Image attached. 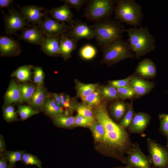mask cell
<instances>
[{
  "instance_id": "cell-40",
  "label": "cell",
  "mask_w": 168,
  "mask_h": 168,
  "mask_svg": "<svg viewBox=\"0 0 168 168\" xmlns=\"http://www.w3.org/2000/svg\"><path fill=\"white\" fill-rule=\"evenodd\" d=\"M21 161L26 165H35L38 168H42L40 159L37 156L30 153H25L22 156Z\"/></svg>"
},
{
  "instance_id": "cell-44",
  "label": "cell",
  "mask_w": 168,
  "mask_h": 168,
  "mask_svg": "<svg viewBox=\"0 0 168 168\" xmlns=\"http://www.w3.org/2000/svg\"><path fill=\"white\" fill-rule=\"evenodd\" d=\"M87 0H63L61 2L67 4L70 7L79 11Z\"/></svg>"
},
{
  "instance_id": "cell-21",
  "label": "cell",
  "mask_w": 168,
  "mask_h": 168,
  "mask_svg": "<svg viewBox=\"0 0 168 168\" xmlns=\"http://www.w3.org/2000/svg\"><path fill=\"white\" fill-rule=\"evenodd\" d=\"M130 86L133 89L136 95L142 96L151 91L153 88L154 85L151 82L137 77H131Z\"/></svg>"
},
{
  "instance_id": "cell-27",
  "label": "cell",
  "mask_w": 168,
  "mask_h": 168,
  "mask_svg": "<svg viewBox=\"0 0 168 168\" xmlns=\"http://www.w3.org/2000/svg\"><path fill=\"white\" fill-rule=\"evenodd\" d=\"M98 86L96 84H85L78 82L76 89L79 97L82 98L90 95L96 91Z\"/></svg>"
},
{
  "instance_id": "cell-19",
  "label": "cell",
  "mask_w": 168,
  "mask_h": 168,
  "mask_svg": "<svg viewBox=\"0 0 168 168\" xmlns=\"http://www.w3.org/2000/svg\"><path fill=\"white\" fill-rule=\"evenodd\" d=\"M135 72L137 74L143 77L151 78L156 75V68L152 60L146 58L138 63Z\"/></svg>"
},
{
  "instance_id": "cell-5",
  "label": "cell",
  "mask_w": 168,
  "mask_h": 168,
  "mask_svg": "<svg viewBox=\"0 0 168 168\" xmlns=\"http://www.w3.org/2000/svg\"><path fill=\"white\" fill-rule=\"evenodd\" d=\"M117 1L87 0L83 16L87 21L95 22L110 18L114 12Z\"/></svg>"
},
{
  "instance_id": "cell-47",
  "label": "cell",
  "mask_w": 168,
  "mask_h": 168,
  "mask_svg": "<svg viewBox=\"0 0 168 168\" xmlns=\"http://www.w3.org/2000/svg\"><path fill=\"white\" fill-rule=\"evenodd\" d=\"M13 1V0H0V8L9 7Z\"/></svg>"
},
{
  "instance_id": "cell-34",
  "label": "cell",
  "mask_w": 168,
  "mask_h": 168,
  "mask_svg": "<svg viewBox=\"0 0 168 168\" xmlns=\"http://www.w3.org/2000/svg\"><path fill=\"white\" fill-rule=\"evenodd\" d=\"M17 112L22 120H24L33 115L38 114L39 112L30 106L25 105L18 106Z\"/></svg>"
},
{
  "instance_id": "cell-35",
  "label": "cell",
  "mask_w": 168,
  "mask_h": 168,
  "mask_svg": "<svg viewBox=\"0 0 168 168\" xmlns=\"http://www.w3.org/2000/svg\"><path fill=\"white\" fill-rule=\"evenodd\" d=\"M158 118L160 121L159 130L160 132L166 137V146L168 147V114L165 113L159 114Z\"/></svg>"
},
{
  "instance_id": "cell-25",
  "label": "cell",
  "mask_w": 168,
  "mask_h": 168,
  "mask_svg": "<svg viewBox=\"0 0 168 168\" xmlns=\"http://www.w3.org/2000/svg\"><path fill=\"white\" fill-rule=\"evenodd\" d=\"M33 66L24 65L19 67L13 71L12 76L16 78L19 81L25 82L30 80L31 75V69Z\"/></svg>"
},
{
  "instance_id": "cell-43",
  "label": "cell",
  "mask_w": 168,
  "mask_h": 168,
  "mask_svg": "<svg viewBox=\"0 0 168 168\" xmlns=\"http://www.w3.org/2000/svg\"><path fill=\"white\" fill-rule=\"evenodd\" d=\"M94 121V120L77 114L75 117L74 125L77 126H90Z\"/></svg>"
},
{
  "instance_id": "cell-10",
  "label": "cell",
  "mask_w": 168,
  "mask_h": 168,
  "mask_svg": "<svg viewBox=\"0 0 168 168\" xmlns=\"http://www.w3.org/2000/svg\"><path fill=\"white\" fill-rule=\"evenodd\" d=\"M5 27V32L7 34H15L16 32L23 30L26 26H29L21 13L14 8H9L8 14L2 11Z\"/></svg>"
},
{
  "instance_id": "cell-46",
  "label": "cell",
  "mask_w": 168,
  "mask_h": 168,
  "mask_svg": "<svg viewBox=\"0 0 168 168\" xmlns=\"http://www.w3.org/2000/svg\"><path fill=\"white\" fill-rule=\"evenodd\" d=\"M0 168H11L3 155L0 154Z\"/></svg>"
},
{
  "instance_id": "cell-23",
  "label": "cell",
  "mask_w": 168,
  "mask_h": 168,
  "mask_svg": "<svg viewBox=\"0 0 168 168\" xmlns=\"http://www.w3.org/2000/svg\"><path fill=\"white\" fill-rule=\"evenodd\" d=\"M20 101L19 85L14 80H12L4 96V106L11 105L13 103L20 102Z\"/></svg>"
},
{
  "instance_id": "cell-39",
  "label": "cell",
  "mask_w": 168,
  "mask_h": 168,
  "mask_svg": "<svg viewBox=\"0 0 168 168\" xmlns=\"http://www.w3.org/2000/svg\"><path fill=\"white\" fill-rule=\"evenodd\" d=\"M3 112V117L7 121L11 122L17 120V115L13 105L4 106Z\"/></svg>"
},
{
  "instance_id": "cell-13",
  "label": "cell",
  "mask_w": 168,
  "mask_h": 168,
  "mask_svg": "<svg viewBox=\"0 0 168 168\" xmlns=\"http://www.w3.org/2000/svg\"><path fill=\"white\" fill-rule=\"evenodd\" d=\"M151 116L148 114L142 112L135 113L131 124L127 128L130 133L142 134L149 124Z\"/></svg>"
},
{
  "instance_id": "cell-31",
  "label": "cell",
  "mask_w": 168,
  "mask_h": 168,
  "mask_svg": "<svg viewBox=\"0 0 168 168\" xmlns=\"http://www.w3.org/2000/svg\"><path fill=\"white\" fill-rule=\"evenodd\" d=\"M25 153L24 151H8L3 155L11 168L15 166L16 162L22 161V156Z\"/></svg>"
},
{
  "instance_id": "cell-42",
  "label": "cell",
  "mask_w": 168,
  "mask_h": 168,
  "mask_svg": "<svg viewBox=\"0 0 168 168\" xmlns=\"http://www.w3.org/2000/svg\"><path fill=\"white\" fill-rule=\"evenodd\" d=\"M33 79L34 82L37 85L43 84L44 78V73L42 68L39 66L34 68Z\"/></svg>"
},
{
  "instance_id": "cell-15",
  "label": "cell",
  "mask_w": 168,
  "mask_h": 168,
  "mask_svg": "<svg viewBox=\"0 0 168 168\" xmlns=\"http://www.w3.org/2000/svg\"><path fill=\"white\" fill-rule=\"evenodd\" d=\"M46 12L50 14L54 19L59 22L67 23L70 26L74 24L73 15L70 7L66 3H64L59 7L53 8Z\"/></svg>"
},
{
  "instance_id": "cell-8",
  "label": "cell",
  "mask_w": 168,
  "mask_h": 168,
  "mask_svg": "<svg viewBox=\"0 0 168 168\" xmlns=\"http://www.w3.org/2000/svg\"><path fill=\"white\" fill-rule=\"evenodd\" d=\"M124 164L130 168H152V164L149 156L141 150L139 144L133 143L130 152L125 156Z\"/></svg>"
},
{
  "instance_id": "cell-26",
  "label": "cell",
  "mask_w": 168,
  "mask_h": 168,
  "mask_svg": "<svg viewBox=\"0 0 168 168\" xmlns=\"http://www.w3.org/2000/svg\"><path fill=\"white\" fill-rule=\"evenodd\" d=\"M19 88L21 96L20 102H26L29 104L36 87L33 84L24 83L19 84Z\"/></svg>"
},
{
  "instance_id": "cell-4",
  "label": "cell",
  "mask_w": 168,
  "mask_h": 168,
  "mask_svg": "<svg viewBox=\"0 0 168 168\" xmlns=\"http://www.w3.org/2000/svg\"><path fill=\"white\" fill-rule=\"evenodd\" d=\"M142 9L135 0H117L114 19L137 28L140 26L143 17Z\"/></svg>"
},
{
  "instance_id": "cell-11",
  "label": "cell",
  "mask_w": 168,
  "mask_h": 168,
  "mask_svg": "<svg viewBox=\"0 0 168 168\" xmlns=\"http://www.w3.org/2000/svg\"><path fill=\"white\" fill-rule=\"evenodd\" d=\"M66 33L68 36L77 42L82 39L89 40L96 37L95 31L91 26L78 19L74 20L73 25Z\"/></svg>"
},
{
  "instance_id": "cell-16",
  "label": "cell",
  "mask_w": 168,
  "mask_h": 168,
  "mask_svg": "<svg viewBox=\"0 0 168 168\" xmlns=\"http://www.w3.org/2000/svg\"><path fill=\"white\" fill-rule=\"evenodd\" d=\"M45 37L41 30L34 25L30 28H25L18 39L23 40L31 44L41 45Z\"/></svg>"
},
{
  "instance_id": "cell-30",
  "label": "cell",
  "mask_w": 168,
  "mask_h": 168,
  "mask_svg": "<svg viewBox=\"0 0 168 168\" xmlns=\"http://www.w3.org/2000/svg\"><path fill=\"white\" fill-rule=\"evenodd\" d=\"M56 125L63 128H69L74 126L75 117L63 114L51 117Z\"/></svg>"
},
{
  "instance_id": "cell-1",
  "label": "cell",
  "mask_w": 168,
  "mask_h": 168,
  "mask_svg": "<svg viewBox=\"0 0 168 168\" xmlns=\"http://www.w3.org/2000/svg\"><path fill=\"white\" fill-rule=\"evenodd\" d=\"M95 119L104 127L103 143L111 153L124 163L125 156L133 143L129 133L125 129L115 123L110 118L105 105L97 107L94 111Z\"/></svg>"
},
{
  "instance_id": "cell-28",
  "label": "cell",
  "mask_w": 168,
  "mask_h": 168,
  "mask_svg": "<svg viewBox=\"0 0 168 168\" xmlns=\"http://www.w3.org/2000/svg\"><path fill=\"white\" fill-rule=\"evenodd\" d=\"M128 107V105H127L122 102H116L111 106V114L116 119L121 120L126 114Z\"/></svg>"
},
{
  "instance_id": "cell-2",
  "label": "cell",
  "mask_w": 168,
  "mask_h": 168,
  "mask_svg": "<svg viewBox=\"0 0 168 168\" xmlns=\"http://www.w3.org/2000/svg\"><path fill=\"white\" fill-rule=\"evenodd\" d=\"M90 26L95 31L97 44L102 49L113 41L122 38L126 29L120 21L110 18L95 22Z\"/></svg>"
},
{
  "instance_id": "cell-45",
  "label": "cell",
  "mask_w": 168,
  "mask_h": 168,
  "mask_svg": "<svg viewBox=\"0 0 168 168\" xmlns=\"http://www.w3.org/2000/svg\"><path fill=\"white\" fill-rule=\"evenodd\" d=\"M130 77H129L123 79L111 81L109 82V84L115 88L129 86Z\"/></svg>"
},
{
  "instance_id": "cell-29",
  "label": "cell",
  "mask_w": 168,
  "mask_h": 168,
  "mask_svg": "<svg viewBox=\"0 0 168 168\" xmlns=\"http://www.w3.org/2000/svg\"><path fill=\"white\" fill-rule=\"evenodd\" d=\"M102 97L101 91L97 89L90 95L81 99L84 104L91 107H97L101 105Z\"/></svg>"
},
{
  "instance_id": "cell-38",
  "label": "cell",
  "mask_w": 168,
  "mask_h": 168,
  "mask_svg": "<svg viewBox=\"0 0 168 168\" xmlns=\"http://www.w3.org/2000/svg\"><path fill=\"white\" fill-rule=\"evenodd\" d=\"M135 113L133 109V102L128 105V110L125 115L121 120L119 125L126 129L130 125Z\"/></svg>"
},
{
  "instance_id": "cell-24",
  "label": "cell",
  "mask_w": 168,
  "mask_h": 168,
  "mask_svg": "<svg viewBox=\"0 0 168 168\" xmlns=\"http://www.w3.org/2000/svg\"><path fill=\"white\" fill-rule=\"evenodd\" d=\"M49 96L52 97L60 106L65 110L64 114L68 115L75 106V103L68 95L63 93H52Z\"/></svg>"
},
{
  "instance_id": "cell-14",
  "label": "cell",
  "mask_w": 168,
  "mask_h": 168,
  "mask_svg": "<svg viewBox=\"0 0 168 168\" xmlns=\"http://www.w3.org/2000/svg\"><path fill=\"white\" fill-rule=\"evenodd\" d=\"M21 51L19 42L11 37L3 36L0 37V53L2 56H16Z\"/></svg>"
},
{
  "instance_id": "cell-41",
  "label": "cell",
  "mask_w": 168,
  "mask_h": 168,
  "mask_svg": "<svg viewBox=\"0 0 168 168\" xmlns=\"http://www.w3.org/2000/svg\"><path fill=\"white\" fill-rule=\"evenodd\" d=\"M116 88L120 98L122 99H130L136 95L134 91L130 86Z\"/></svg>"
},
{
  "instance_id": "cell-36",
  "label": "cell",
  "mask_w": 168,
  "mask_h": 168,
  "mask_svg": "<svg viewBox=\"0 0 168 168\" xmlns=\"http://www.w3.org/2000/svg\"><path fill=\"white\" fill-rule=\"evenodd\" d=\"M102 97L107 100L120 98L116 89L109 85L104 86L101 91Z\"/></svg>"
},
{
  "instance_id": "cell-22",
  "label": "cell",
  "mask_w": 168,
  "mask_h": 168,
  "mask_svg": "<svg viewBox=\"0 0 168 168\" xmlns=\"http://www.w3.org/2000/svg\"><path fill=\"white\" fill-rule=\"evenodd\" d=\"M41 110L46 115L51 117L64 114L65 111L63 108L49 95L44 103Z\"/></svg>"
},
{
  "instance_id": "cell-12",
  "label": "cell",
  "mask_w": 168,
  "mask_h": 168,
  "mask_svg": "<svg viewBox=\"0 0 168 168\" xmlns=\"http://www.w3.org/2000/svg\"><path fill=\"white\" fill-rule=\"evenodd\" d=\"M20 13L27 22L34 25L40 24L42 21L46 12L43 14L42 7L34 5L26 6L23 7L17 6Z\"/></svg>"
},
{
  "instance_id": "cell-17",
  "label": "cell",
  "mask_w": 168,
  "mask_h": 168,
  "mask_svg": "<svg viewBox=\"0 0 168 168\" xmlns=\"http://www.w3.org/2000/svg\"><path fill=\"white\" fill-rule=\"evenodd\" d=\"M48 96L43 84L37 85L29 103L30 106L39 112L41 110L44 103Z\"/></svg>"
},
{
  "instance_id": "cell-32",
  "label": "cell",
  "mask_w": 168,
  "mask_h": 168,
  "mask_svg": "<svg viewBox=\"0 0 168 168\" xmlns=\"http://www.w3.org/2000/svg\"><path fill=\"white\" fill-rule=\"evenodd\" d=\"M97 53L96 48L90 44H86L82 46L79 51L81 57L86 60H90L93 58Z\"/></svg>"
},
{
  "instance_id": "cell-18",
  "label": "cell",
  "mask_w": 168,
  "mask_h": 168,
  "mask_svg": "<svg viewBox=\"0 0 168 168\" xmlns=\"http://www.w3.org/2000/svg\"><path fill=\"white\" fill-rule=\"evenodd\" d=\"M60 36H47L40 45L41 49L49 56H56L60 54L59 43Z\"/></svg>"
},
{
  "instance_id": "cell-37",
  "label": "cell",
  "mask_w": 168,
  "mask_h": 168,
  "mask_svg": "<svg viewBox=\"0 0 168 168\" xmlns=\"http://www.w3.org/2000/svg\"><path fill=\"white\" fill-rule=\"evenodd\" d=\"M76 109L77 114L94 120L95 118L94 112L91 107L83 103L77 105Z\"/></svg>"
},
{
  "instance_id": "cell-48",
  "label": "cell",
  "mask_w": 168,
  "mask_h": 168,
  "mask_svg": "<svg viewBox=\"0 0 168 168\" xmlns=\"http://www.w3.org/2000/svg\"><path fill=\"white\" fill-rule=\"evenodd\" d=\"M6 148V144L2 136L0 135V152L4 151Z\"/></svg>"
},
{
  "instance_id": "cell-33",
  "label": "cell",
  "mask_w": 168,
  "mask_h": 168,
  "mask_svg": "<svg viewBox=\"0 0 168 168\" xmlns=\"http://www.w3.org/2000/svg\"><path fill=\"white\" fill-rule=\"evenodd\" d=\"M90 126L95 140L98 142H103L105 136L103 126L97 121H94Z\"/></svg>"
},
{
  "instance_id": "cell-6",
  "label": "cell",
  "mask_w": 168,
  "mask_h": 168,
  "mask_svg": "<svg viewBox=\"0 0 168 168\" xmlns=\"http://www.w3.org/2000/svg\"><path fill=\"white\" fill-rule=\"evenodd\" d=\"M102 49L103 58L101 62L109 65L127 58H134L128 42L122 38L113 41Z\"/></svg>"
},
{
  "instance_id": "cell-9",
  "label": "cell",
  "mask_w": 168,
  "mask_h": 168,
  "mask_svg": "<svg viewBox=\"0 0 168 168\" xmlns=\"http://www.w3.org/2000/svg\"><path fill=\"white\" fill-rule=\"evenodd\" d=\"M46 11L42 21L37 27L46 37L60 36L66 33L70 27L65 23L60 22L48 16Z\"/></svg>"
},
{
  "instance_id": "cell-20",
  "label": "cell",
  "mask_w": 168,
  "mask_h": 168,
  "mask_svg": "<svg viewBox=\"0 0 168 168\" xmlns=\"http://www.w3.org/2000/svg\"><path fill=\"white\" fill-rule=\"evenodd\" d=\"M77 42L70 38L66 34L60 36L59 43V53L65 60L70 58L71 53L77 46Z\"/></svg>"
},
{
  "instance_id": "cell-3",
  "label": "cell",
  "mask_w": 168,
  "mask_h": 168,
  "mask_svg": "<svg viewBox=\"0 0 168 168\" xmlns=\"http://www.w3.org/2000/svg\"><path fill=\"white\" fill-rule=\"evenodd\" d=\"M126 32L128 36V42L136 58H139L155 49V39L147 26L130 27Z\"/></svg>"
},
{
  "instance_id": "cell-49",
  "label": "cell",
  "mask_w": 168,
  "mask_h": 168,
  "mask_svg": "<svg viewBox=\"0 0 168 168\" xmlns=\"http://www.w3.org/2000/svg\"><path fill=\"white\" fill-rule=\"evenodd\" d=\"M130 168L127 166L126 167H118V168Z\"/></svg>"
},
{
  "instance_id": "cell-7",
  "label": "cell",
  "mask_w": 168,
  "mask_h": 168,
  "mask_svg": "<svg viewBox=\"0 0 168 168\" xmlns=\"http://www.w3.org/2000/svg\"><path fill=\"white\" fill-rule=\"evenodd\" d=\"M147 150L154 168H168V147L150 138L147 139Z\"/></svg>"
}]
</instances>
